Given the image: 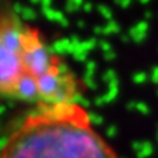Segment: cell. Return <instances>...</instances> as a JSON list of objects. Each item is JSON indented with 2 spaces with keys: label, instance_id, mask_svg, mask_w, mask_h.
I'll use <instances>...</instances> for the list:
<instances>
[{
  "label": "cell",
  "instance_id": "7a4b0ae2",
  "mask_svg": "<svg viewBox=\"0 0 158 158\" xmlns=\"http://www.w3.org/2000/svg\"><path fill=\"white\" fill-rule=\"evenodd\" d=\"M0 158H118L75 101L36 106L10 133Z\"/></svg>",
  "mask_w": 158,
  "mask_h": 158
},
{
  "label": "cell",
  "instance_id": "6da1fadb",
  "mask_svg": "<svg viewBox=\"0 0 158 158\" xmlns=\"http://www.w3.org/2000/svg\"><path fill=\"white\" fill-rule=\"evenodd\" d=\"M79 81L40 29L17 15H0V96L47 104L75 101Z\"/></svg>",
  "mask_w": 158,
  "mask_h": 158
}]
</instances>
